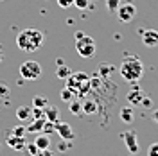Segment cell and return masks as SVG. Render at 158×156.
I'll use <instances>...</instances> for the list:
<instances>
[{"label":"cell","instance_id":"44dd1931","mask_svg":"<svg viewBox=\"0 0 158 156\" xmlns=\"http://www.w3.org/2000/svg\"><path fill=\"white\" fill-rule=\"evenodd\" d=\"M118 6H120V0H106V7L110 13H117Z\"/></svg>","mask_w":158,"mask_h":156},{"label":"cell","instance_id":"ffe728a7","mask_svg":"<svg viewBox=\"0 0 158 156\" xmlns=\"http://www.w3.org/2000/svg\"><path fill=\"white\" fill-rule=\"evenodd\" d=\"M74 6L77 9H90L92 7V0H74Z\"/></svg>","mask_w":158,"mask_h":156},{"label":"cell","instance_id":"7a4b0ae2","mask_svg":"<svg viewBox=\"0 0 158 156\" xmlns=\"http://www.w3.org/2000/svg\"><path fill=\"white\" fill-rule=\"evenodd\" d=\"M120 76H122L124 81H129V83L140 81L142 76H144V65H142V61L137 56H128L122 61V65H120Z\"/></svg>","mask_w":158,"mask_h":156},{"label":"cell","instance_id":"603a6c76","mask_svg":"<svg viewBox=\"0 0 158 156\" xmlns=\"http://www.w3.org/2000/svg\"><path fill=\"white\" fill-rule=\"evenodd\" d=\"M81 111H83V106L76 102V101H70V113H74V115H81Z\"/></svg>","mask_w":158,"mask_h":156},{"label":"cell","instance_id":"f546056e","mask_svg":"<svg viewBox=\"0 0 158 156\" xmlns=\"http://www.w3.org/2000/svg\"><path fill=\"white\" fill-rule=\"evenodd\" d=\"M2 59H4V54H2V47H0V63H2Z\"/></svg>","mask_w":158,"mask_h":156},{"label":"cell","instance_id":"cb8c5ba5","mask_svg":"<svg viewBox=\"0 0 158 156\" xmlns=\"http://www.w3.org/2000/svg\"><path fill=\"white\" fill-rule=\"evenodd\" d=\"M58 6L61 9H69V7L74 6V0H58Z\"/></svg>","mask_w":158,"mask_h":156},{"label":"cell","instance_id":"d4e9b609","mask_svg":"<svg viewBox=\"0 0 158 156\" xmlns=\"http://www.w3.org/2000/svg\"><path fill=\"white\" fill-rule=\"evenodd\" d=\"M148 156H158V142L151 144L148 149Z\"/></svg>","mask_w":158,"mask_h":156},{"label":"cell","instance_id":"d6986e66","mask_svg":"<svg viewBox=\"0 0 158 156\" xmlns=\"http://www.w3.org/2000/svg\"><path fill=\"white\" fill-rule=\"evenodd\" d=\"M83 106V113H86V115H92V113H95L97 111V104L95 102H92V101H86L85 104H81Z\"/></svg>","mask_w":158,"mask_h":156},{"label":"cell","instance_id":"f1b7e54d","mask_svg":"<svg viewBox=\"0 0 158 156\" xmlns=\"http://www.w3.org/2000/svg\"><path fill=\"white\" fill-rule=\"evenodd\" d=\"M153 120L158 124V109H155V111H153Z\"/></svg>","mask_w":158,"mask_h":156},{"label":"cell","instance_id":"52a82bcc","mask_svg":"<svg viewBox=\"0 0 158 156\" xmlns=\"http://www.w3.org/2000/svg\"><path fill=\"white\" fill-rule=\"evenodd\" d=\"M122 140H124V144L128 146L129 153L131 154H135V153H138V149H140V146H138V137L135 131H126L124 135H122Z\"/></svg>","mask_w":158,"mask_h":156},{"label":"cell","instance_id":"5b68a950","mask_svg":"<svg viewBox=\"0 0 158 156\" xmlns=\"http://www.w3.org/2000/svg\"><path fill=\"white\" fill-rule=\"evenodd\" d=\"M67 81V86L72 88V90H76L79 93H85L90 86V79L86 74H83V72H79V74H72L69 79H65Z\"/></svg>","mask_w":158,"mask_h":156},{"label":"cell","instance_id":"484cf974","mask_svg":"<svg viewBox=\"0 0 158 156\" xmlns=\"http://www.w3.org/2000/svg\"><path fill=\"white\" fill-rule=\"evenodd\" d=\"M25 131H27L25 127H22V126H16L15 129H13V135H15V137H23V133H25Z\"/></svg>","mask_w":158,"mask_h":156},{"label":"cell","instance_id":"8fae6325","mask_svg":"<svg viewBox=\"0 0 158 156\" xmlns=\"http://www.w3.org/2000/svg\"><path fill=\"white\" fill-rule=\"evenodd\" d=\"M144 97H146V93H144L142 90H137V88H133V90H131V92L128 93V101H129V104H140Z\"/></svg>","mask_w":158,"mask_h":156},{"label":"cell","instance_id":"8992f818","mask_svg":"<svg viewBox=\"0 0 158 156\" xmlns=\"http://www.w3.org/2000/svg\"><path fill=\"white\" fill-rule=\"evenodd\" d=\"M117 16L122 23H129L131 20L137 16V7L133 4H124V6H118L117 9Z\"/></svg>","mask_w":158,"mask_h":156},{"label":"cell","instance_id":"4dcf8cb0","mask_svg":"<svg viewBox=\"0 0 158 156\" xmlns=\"http://www.w3.org/2000/svg\"><path fill=\"white\" fill-rule=\"evenodd\" d=\"M0 2H2V0H0Z\"/></svg>","mask_w":158,"mask_h":156},{"label":"cell","instance_id":"6da1fadb","mask_svg":"<svg viewBox=\"0 0 158 156\" xmlns=\"http://www.w3.org/2000/svg\"><path fill=\"white\" fill-rule=\"evenodd\" d=\"M43 32L38 29H23L22 32H18L16 36V45L20 50L23 52H36V50L43 45Z\"/></svg>","mask_w":158,"mask_h":156},{"label":"cell","instance_id":"4fadbf2b","mask_svg":"<svg viewBox=\"0 0 158 156\" xmlns=\"http://www.w3.org/2000/svg\"><path fill=\"white\" fill-rule=\"evenodd\" d=\"M31 117H32V108H29V106H20L18 109H16V118H18V120H22V122H27Z\"/></svg>","mask_w":158,"mask_h":156},{"label":"cell","instance_id":"5bb4252c","mask_svg":"<svg viewBox=\"0 0 158 156\" xmlns=\"http://www.w3.org/2000/svg\"><path fill=\"white\" fill-rule=\"evenodd\" d=\"M34 146L38 147L40 151H43V149H49L50 147V138L45 135V133H41L38 137L34 138Z\"/></svg>","mask_w":158,"mask_h":156},{"label":"cell","instance_id":"7402d4cb","mask_svg":"<svg viewBox=\"0 0 158 156\" xmlns=\"http://www.w3.org/2000/svg\"><path fill=\"white\" fill-rule=\"evenodd\" d=\"M32 106L40 108V109L47 108V99H45V97H34V101H32Z\"/></svg>","mask_w":158,"mask_h":156},{"label":"cell","instance_id":"ac0fdd59","mask_svg":"<svg viewBox=\"0 0 158 156\" xmlns=\"http://www.w3.org/2000/svg\"><path fill=\"white\" fill-rule=\"evenodd\" d=\"M74 95H76V90H72V88H63L61 90V99L65 101V102H70V101H74Z\"/></svg>","mask_w":158,"mask_h":156},{"label":"cell","instance_id":"4316f807","mask_svg":"<svg viewBox=\"0 0 158 156\" xmlns=\"http://www.w3.org/2000/svg\"><path fill=\"white\" fill-rule=\"evenodd\" d=\"M29 153H31V154H34V156H36V154L40 153V149H38L36 146H34V144H32V146H29Z\"/></svg>","mask_w":158,"mask_h":156},{"label":"cell","instance_id":"9a60e30c","mask_svg":"<svg viewBox=\"0 0 158 156\" xmlns=\"http://www.w3.org/2000/svg\"><path fill=\"white\" fill-rule=\"evenodd\" d=\"M45 122H47V120H45V117H38L34 122H32V124H31V126L25 127V129H27V131H31V133H38V131H41V129L45 127Z\"/></svg>","mask_w":158,"mask_h":156},{"label":"cell","instance_id":"3957f363","mask_svg":"<svg viewBox=\"0 0 158 156\" xmlns=\"http://www.w3.org/2000/svg\"><path fill=\"white\" fill-rule=\"evenodd\" d=\"M20 76L25 81H36L41 76V65L38 61H32V59L31 61H23L20 65Z\"/></svg>","mask_w":158,"mask_h":156},{"label":"cell","instance_id":"2e32d148","mask_svg":"<svg viewBox=\"0 0 158 156\" xmlns=\"http://www.w3.org/2000/svg\"><path fill=\"white\" fill-rule=\"evenodd\" d=\"M56 76H58L59 79H69L70 76H72V70L63 63V65H59L58 67V70H56Z\"/></svg>","mask_w":158,"mask_h":156},{"label":"cell","instance_id":"ba28073f","mask_svg":"<svg viewBox=\"0 0 158 156\" xmlns=\"http://www.w3.org/2000/svg\"><path fill=\"white\" fill-rule=\"evenodd\" d=\"M140 36H142V43L146 47H158V31L148 29V31H144Z\"/></svg>","mask_w":158,"mask_h":156},{"label":"cell","instance_id":"30bf717a","mask_svg":"<svg viewBox=\"0 0 158 156\" xmlns=\"http://www.w3.org/2000/svg\"><path fill=\"white\" fill-rule=\"evenodd\" d=\"M7 146L13 147L15 151H23L25 140H23V137H15V135H11V137H7Z\"/></svg>","mask_w":158,"mask_h":156},{"label":"cell","instance_id":"9c48e42d","mask_svg":"<svg viewBox=\"0 0 158 156\" xmlns=\"http://www.w3.org/2000/svg\"><path fill=\"white\" fill-rule=\"evenodd\" d=\"M54 129L59 133V137L63 138V140H72L74 138V131H72V127L69 124H65V122H54Z\"/></svg>","mask_w":158,"mask_h":156},{"label":"cell","instance_id":"7c38bea8","mask_svg":"<svg viewBox=\"0 0 158 156\" xmlns=\"http://www.w3.org/2000/svg\"><path fill=\"white\" fill-rule=\"evenodd\" d=\"M43 115H45V120L47 122H58L59 111H58V108L47 106V108H43Z\"/></svg>","mask_w":158,"mask_h":156},{"label":"cell","instance_id":"83f0119b","mask_svg":"<svg viewBox=\"0 0 158 156\" xmlns=\"http://www.w3.org/2000/svg\"><path fill=\"white\" fill-rule=\"evenodd\" d=\"M140 104H142L144 108H149V106H151V99H149V97H144V99H142V102H140Z\"/></svg>","mask_w":158,"mask_h":156},{"label":"cell","instance_id":"277c9868","mask_svg":"<svg viewBox=\"0 0 158 156\" xmlns=\"http://www.w3.org/2000/svg\"><path fill=\"white\" fill-rule=\"evenodd\" d=\"M95 41L86 36V34H83L81 38L76 39V50H77V54L81 58H92L94 54H95Z\"/></svg>","mask_w":158,"mask_h":156},{"label":"cell","instance_id":"e0dca14e","mask_svg":"<svg viewBox=\"0 0 158 156\" xmlns=\"http://www.w3.org/2000/svg\"><path fill=\"white\" fill-rule=\"evenodd\" d=\"M120 118H122L124 122H128V124L133 122V109H131L129 106L122 108V109H120Z\"/></svg>","mask_w":158,"mask_h":156}]
</instances>
